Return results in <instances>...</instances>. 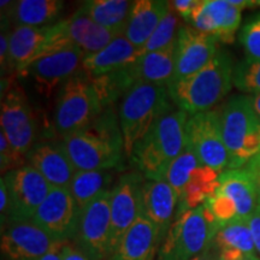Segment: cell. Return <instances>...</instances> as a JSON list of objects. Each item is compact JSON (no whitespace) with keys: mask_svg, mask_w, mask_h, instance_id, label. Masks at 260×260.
I'll use <instances>...</instances> for the list:
<instances>
[{"mask_svg":"<svg viewBox=\"0 0 260 260\" xmlns=\"http://www.w3.org/2000/svg\"><path fill=\"white\" fill-rule=\"evenodd\" d=\"M256 210H258V211H260V205H259V206H258V207H256Z\"/></svg>","mask_w":260,"mask_h":260,"instance_id":"obj_48","label":"cell"},{"mask_svg":"<svg viewBox=\"0 0 260 260\" xmlns=\"http://www.w3.org/2000/svg\"><path fill=\"white\" fill-rule=\"evenodd\" d=\"M113 177L115 175L112 170H77L71 181L69 190L79 209L82 211L104 191L111 190L110 187L113 182Z\"/></svg>","mask_w":260,"mask_h":260,"instance_id":"obj_30","label":"cell"},{"mask_svg":"<svg viewBox=\"0 0 260 260\" xmlns=\"http://www.w3.org/2000/svg\"><path fill=\"white\" fill-rule=\"evenodd\" d=\"M60 23L65 40L81 48L87 56L103 50L113 39L119 37L116 32L95 23L81 8L69 18L60 19Z\"/></svg>","mask_w":260,"mask_h":260,"instance_id":"obj_21","label":"cell"},{"mask_svg":"<svg viewBox=\"0 0 260 260\" xmlns=\"http://www.w3.org/2000/svg\"><path fill=\"white\" fill-rule=\"evenodd\" d=\"M9 194L10 223L31 222L52 186L30 165L9 171L2 177Z\"/></svg>","mask_w":260,"mask_h":260,"instance_id":"obj_8","label":"cell"},{"mask_svg":"<svg viewBox=\"0 0 260 260\" xmlns=\"http://www.w3.org/2000/svg\"><path fill=\"white\" fill-rule=\"evenodd\" d=\"M2 16H6L15 27H46L57 23L64 9L60 0H19L2 3ZM59 22V21H58Z\"/></svg>","mask_w":260,"mask_h":260,"instance_id":"obj_22","label":"cell"},{"mask_svg":"<svg viewBox=\"0 0 260 260\" xmlns=\"http://www.w3.org/2000/svg\"><path fill=\"white\" fill-rule=\"evenodd\" d=\"M60 245L32 222L11 224L2 234L4 260H39Z\"/></svg>","mask_w":260,"mask_h":260,"instance_id":"obj_18","label":"cell"},{"mask_svg":"<svg viewBox=\"0 0 260 260\" xmlns=\"http://www.w3.org/2000/svg\"><path fill=\"white\" fill-rule=\"evenodd\" d=\"M246 169L251 172L253 178H254L256 193H258V206H259L260 205V153L246 165Z\"/></svg>","mask_w":260,"mask_h":260,"instance_id":"obj_41","label":"cell"},{"mask_svg":"<svg viewBox=\"0 0 260 260\" xmlns=\"http://www.w3.org/2000/svg\"><path fill=\"white\" fill-rule=\"evenodd\" d=\"M106 190L81 211L75 246L89 260H107L111 247V209Z\"/></svg>","mask_w":260,"mask_h":260,"instance_id":"obj_10","label":"cell"},{"mask_svg":"<svg viewBox=\"0 0 260 260\" xmlns=\"http://www.w3.org/2000/svg\"><path fill=\"white\" fill-rule=\"evenodd\" d=\"M210 247L204 253H201L200 255H198L197 258H194L193 260H217L216 258H214V255L212 254V252H211Z\"/></svg>","mask_w":260,"mask_h":260,"instance_id":"obj_45","label":"cell"},{"mask_svg":"<svg viewBox=\"0 0 260 260\" xmlns=\"http://www.w3.org/2000/svg\"><path fill=\"white\" fill-rule=\"evenodd\" d=\"M60 47L56 23L46 27H15L10 35L9 73H22L39 57Z\"/></svg>","mask_w":260,"mask_h":260,"instance_id":"obj_15","label":"cell"},{"mask_svg":"<svg viewBox=\"0 0 260 260\" xmlns=\"http://www.w3.org/2000/svg\"><path fill=\"white\" fill-rule=\"evenodd\" d=\"M219 230L205 205L178 214L154 260H193L212 245Z\"/></svg>","mask_w":260,"mask_h":260,"instance_id":"obj_6","label":"cell"},{"mask_svg":"<svg viewBox=\"0 0 260 260\" xmlns=\"http://www.w3.org/2000/svg\"><path fill=\"white\" fill-rule=\"evenodd\" d=\"M155 247H158L157 228L140 216L107 260H148Z\"/></svg>","mask_w":260,"mask_h":260,"instance_id":"obj_27","label":"cell"},{"mask_svg":"<svg viewBox=\"0 0 260 260\" xmlns=\"http://www.w3.org/2000/svg\"><path fill=\"white\" fill-rule=\"evenodd\" d=\"M176 40L162 50L142 54L129 65V71L135 82L168 87L174 80Z\"/></svg>","mask_w":260,"mask_h":260,"instance_id":"obj_26","label":"cell"},{"mask_svg":"<svg viewBox=\"0 0 260 260\" xmlns=\"http://www.w3.org/2000/svg\"><path fill=\"white\" fill-rule=\"evenodd\" d=\"M213 243L219 251L236 249L245 254H255L256 252L251 228L247 220H236L219 228Z\"/></svg>","mask_w":260,"mask_h":260,"instance_id":"obj_32","label":"cell"},{"mask_svg":"<svg viewBox=\"0 0 260 260\" xmlns=\"http://www.w3.org/2000/svg\"><path fill=\"white\" fill-rule=\"evenodd\" d=\"M187 144L205 167L223 172L229 169V154L224 144L219 111L210 110L190 116L186 125Z\"/></svg>","mask_w":260,"mask_h":260,"instance_id":"obj_11","label":"cell"},{"mask_svg":"<svg viewBox=\"0 0 260 260\" xmlns=\"http://www.w3.org/2000/svg\"><path fill=\"white\" fill-rule=\"evenodd\" d=\"M141 56V48L134 46L124 35H119L103 50L86 56L82 70L92 77L99 76L129 67Z\"/></svg>","mask_w":260,"mask_h":260,"instance_id":"obj_24","label":"cell"},{"mask_svg":"<svg viewBox=\"0 0 260 260\" xmlns=\"http://www.w3.org/2000/svg\"><path fill=\"white\" fill-rule=\"evenodd\" d=\"M239 40L247 57L260 59V14L253 16L243 24Z\"/></svg>","mask_w":260,"mask_h":260,"instance_id":"obj_36","label":"cell"},{"mask_svg":"<svg viewBox=\"0 0 260 260\" xmlns=\"http://www.w3.org/2000/svg\"><path fill=\"white\" fill-rule=\"evenodd\" d=\"M200 165L203 164L200 162L197 153L187 144L181 154L167 169L164 176H162V181H165L174 188V190L178 195V200H180V197L183 193L187 183L189 182L193 171Z\"/></svg>","mask_w":260,"mask_h":260,"instance_id":"obj_33","label":"cell"},{"mask_svg":"<svg viewBox=\"0 0 260 260\" xmlns=\"http://www.w3.org/2000/svg\"><path fill=\"white\" fill-rule=\"evenodd\" d=\"M86 56L81 48L68 45L39 57L18 75L29 77L41 95L51 96L57 87L59 89L65 81L82 69Z\"/></svg>","mask_w":260,"mask_h":260,"instance_id":"obj_12","label":"cell"},{"mask_svg":"<svg viewBox=\"0 0 260 260\" xmlns=\"http://www.w3.org/2000/svg\"><path fill=\"white\" fill-rule=\"evenodd\" d=\"M220 174L222 172L205 165H200L195 169L178 200L176 216L197 209L206 203V200L210 199L218 189Z\"/></svg>","mask_w":260,"mask_h":260,"instance_id":"obj_28","label":"cell"},{"mask_svg":"<svg viewBox=\"0 0 260 260\" xmlns=\"http://www.w3.org/2000/svg\"><path fill=\"white\" fill-rule=\"evenodd\" d=\"M81 210L69 188L52 187L31 222L57 242L67 243L76 236Z\"/></svg>","mask_w":260,"mask_h":260,"instance_id":"obj_14","label":"cell"},{"mask_svg":"<svg viewBox=\"0 0 260 260\" xmlns=\"http://www.w3.org/2000/svg\"><path fill=\"white\" fill-rule=\"evenodd\" d=\"M92 83L103 110H105L113 106V104L121 98L123 99L136 82L126 67L99 76H93Z\"/></svg>","mask_w":260,"mask_h":260,"instance_id":"obj_31","label":"cell"},{"mask_svg":"<svg viewBox=\"0 0 260 260\" xmlns=\"http://www.w3.org/2000/svg\"><path fill=\"white\" fill-rule=\"evenodd\" d=\"M233 84L248 95L260 94V59L246 57L234 65Z\"/></svg>","mask_w":260,"mask_h":260,"instance_id":"obj_35","label":"cell"},{"mask_svg":"<svg viewBox=\"0 0 260 260\" xmlns=\"http://www.w3.org/2000/svg\"><path fill=\"white\" fill-rule=\"evenodd\" d=\"M255 6H260V0H256V2H255Z\"/></svg>","mask_w":260,"mask_h":260,"instance_id":"obj_47","label":"cell"},{"mask_svg":"<svg viewBox=\"0 0 260 260\" xmlns=\"http://www.w3.org/2000/svg\"><path fill=\"white\" fill-rule=\"evenodd\" d=\"M25 161L40 172L52 187L57 188H69L77 171L61 142H35Z\"/></svg>","mask_w":260,"mask_h":260,"instance_id":"obj_20","label":"cell"},{"mask_svg":"<svg viewBox=\"0 0 260 260\" xmlns=\"http://www.w3.org/2000/svg\"><path fill=\"white\" fill-rule=\"evenodd\" d=\"M146 178L139 171L122 175L111 188V247L110 255L116 251L123 236L141 216V193Z\"/></svg>","mask_w":260,"mask_h":260,"instance_id":"obj_13","label":"cell"},{"mask_svg":"<svg viewBox=\"0 0 260 260\" xmlns=\"http://www.w3.org/2000/svg\"><path fill=\"white\" fill-rule=\"evenodd\" d=\"M104 111L92 77L81 69L58 89L54 128L61 139L92 124Z\"/></svg>","mask_w":260,"mask_h":260,"instance_id":"obj_7","label":"cell"},{"mask_svg":"<svg viewBox=\"0 0 260 260\" xmlns=\"http://www.w3.org/2000/svg\"><path fill=\"white\" fill-rule=\"evenodd\" d=\"M241 260H260V258H258L255 254H247L245 258H242Z\"/></svg>","mask_w":260,"mask_h":260,"instance_id":"obj_46","label":"cell"},{"mask_svg":"<svg viewBox=\"0 0 260 260\" xmlns=\"http://www.w3.org/2000/svg\"><path fill=\"white\" fill-rule=\"evenodd\" d=\"M24 160L25 159L17 154V152L10 144L5 133H0V168H2L3 174L4 172L8 174L9 171L23 167Z\"/></svg>","mask_w":260,"mask_h":260,"instance_id":"obj_37","label":"cell"},{"mask_svg":"<svg viewBox=\"0 0 260 260\" xmlns=\"http://www.w3.org/2000/svg\"><path fill=\"white\" fill-rule=\"evenodd\" d=\"M170 9L169 2L138 0L130 10L124 37L139 48L145 46Z\"/></svg>","mask_w":260,"mask_h":260,"instance_id":"obj_25","label":"cell"},{"mask_svg":"<svg viewBox=\"0 0 260 260\" xmlns=\"http://www.w3.org/2000/svg\"><path fill=\"white\" fill-rule=\"evenodd\" d=\"M198 3L199 0H174V2H169V4L178 16H181L187 22Z\"/></svg>","mask_w":260,"mask_h":260,"instance_id":"obj_38","label":"cell"},{"mask_svg":"<svg viewBox=\"0 0 260 260\" xmlns=\"http://www.w3.org/2000/svg\"><path fill=\"white\" fill-rule=\"evenodd\" d=\"M2 132L5 133L10 144L17 154L27 158L35 141V118L27 94L17 82L6 84L2 94Z\"/></svg>","mask_w":260,"mask_h":260,"instance_id":"obj_9","label":"cell"},{"mask_svg":"<svg viewBox=\"0 0 260 260\" xmlns=\"http://www.w3.org/2000/svg\"><path fill=\"white\" fill-rule=\"evenodd\" d=\"M168 87L138 82L125 94L119 105L118 118L125 155L130 158L134 146L146 135L151 126L170 112Z\"/></svg>","mask_w":260,"mask_h":260,"instance_id":"obj_4","label":"cell"},{"mask_svg":"<svg viewBox=\"0 0 260 260\" xmlns=\"http://www.w3.org/2000/svg\"><path fill=\"white\" fill-rule=\"evenodd\" d=\"M236 206L239 220H248L258 207V193L254 178L247 169L225 170L219 176V187L216 190Z\"/></svg>","mask_w":260,"mask_h":260,"instance_id":"obj_23","label":"cell"},{"mask_svg":"<svg viewBox=\"0 0 260 260\" xmlns=\"http://www.w3.org/2000/svg\"><path fill=\"white\" fill-rule=\"evenodd\" d=\"M64 243H60L54 247L52 251H50L47 254H45L42 258H40L39 260H61V247H63Z\"/></svg>","mask_w":260,"mask_h":260,"instance_id":"obj_43","label":"cell"},{"mask_svg":"<svg viewBox=\"0 0 260 260\" xmlns=\"http://www.w3.org/2000/svg\"><path fill=\"white\" fill-rule=\"evenodd\" d=\"M134 2L128 0H89L80 6L95 23L118 35L125 31Z\"/></svg>","mask_w":260,"mask_h":260,"instance_id":"obj_29","label":"cell"},{"mask_svg":"<svg viewBox=\"0 0 260 260\" xmlns=\"http://www.w3.org/2000/svg\"><path fill=\"white\" fill-rule=\"evenodd\" d=\"M76 170H112L125 154L119 118L113 106L100 113L92 124L61 139Z\"/></svg>","mask_w":260,"mask_h":260,"instance_id":"obj_1","label":"cell"},{"mask_svg":"<svg viewBox=\"0 0 260 260\" xmlns=\"http://www.w3.org/2000/svg\"><path fill=\"white\" fill-rule=\"evenodd\" d=\"M0 213H2V225L4 226L5 219L9 214V194L4 180H0Z\"/></svg>","mask_w":260,"mask_h":260,"instance_id":"obj_42","label":"cell"},{"mask_svg":"<svg viewBox=\"0 0 260 260\" xmlns=\"http://www.w3.org/2000/svg\"><path fill=\"white\" fill-rule=\"evenodd\" d=\"M188 113L174 111L159 118L134 146L130 159L146 180H162L187 145Z\"/></svg>","mask_w":260,"mask_h":260,"instance_id":"obj_3","label":"cell"},{"mask_svg":"<svg viewBox=\"0 0 260 260\" xmlns=\"http://www.w3.org/2000/svg\"><path fill=\"white\" fill-rule=\"evenodd\" d=\"M247 222H248V225L251 228L253 240H254L255 251L258 252L260 255V211L256 210L255 212L249 217Z\"/></svg>","mask_w":260,"mask_h":260,"instance_id":"obj_39","label":"cell"},{"mask_svg":"<svg viewBox=\"0 0 260 260\" xmlns=\"http://www.w3.org/2000/svg\"><path fill=\"white\" fill-rule=\"evenodd\" d=\"M178 207V195L162 180H146L141 193V216L153 223L158 232V246L167 237Z\"/></svg>","mask_w":260,"mask_h":260,"instance_id":"obj_19","label":"cell"},{"mask_svg":"<svg viewBox=\"0 0 260 260\" xmlns=\"http://www.w3.org/2000/svg\"><path fill=\"white\" fill-rule=\"evenodd\" d=\"M241 11L232 0H199L187 23L195 30L212 35L219 42L232 44L241 24Z\"/></svg>","mask_w":260,"mask_h":260,"instance_id":"obj_16","label":"cell"},{"mask_svg":"<svg viewBox=\"0 0 260 260\" xmlns=\"http://www.w3.org/2000/svg\"><path fill=\"white\" fill-rule=\"evenodd\" d=\"M224 144L229 154V169L246 167L260 153V119L248 95H234L219 111Z\"/></svg>","mask_w":260,"mask_h":260,"instance_id":"obj_5","label":"cell"},{"mask_svg":"<svg viewBox=\"0 0 260 260\" xmlns=\"http://www.w3.org/2000/svg\"><path fill=\"white\" fill-rule=\"evenodd\" d=\"M181 27L182 25L180 24L178 15L170 8L167 16L162 18V21L159 23L153 34H152V37L148 39L145 46L141 48L142 54L168 47L169 45H171L177 39Z\"/></svg>","mask_w":260,"mask_h":260,"instance_id":"obj_34","label":"cell"},{"mask_svg":"<svg viewBox=\"0 0 260 260\" xmlns=\"http://www.w3.org/2000/svg\"><path fill=\"white\" fill-rule=\"evenodd\" d=\"M218 40L212 35L182 25L176 39L174 80L190 76L203 69L218 52Z\"/></svg>","mask_w":260,"mask_h":260,"instance_id":"obj_17","label":"cell"},{"mask_svg":"<svg viewBox=\"0 0 260 260\" xmlns=\"http://www.w3.org/2000/svg\"><path fill=\"white\" fill-rule=\"evenodd\" d=\"M61 260H89L76 246L64 243L61 247Z\"/></svg>","mask_w":260,"mask_h":260,"instance_id":"obj_40","label":"cell"},{"mask_svg":"<svg viewBox=\"0 0 260 260\" xmlns=\"http://www.w3.org/2000/svg\"><path fill=\"white\" fill-rule=\"evenodd\" d=\"M234 64L229 53L219 50L203 69L168 84L170 99L189 116L210 111L230 92Z\"/></svg>","mask_w":260,"mask_h":260,"instance_id":"obj_2","label":"cell"},{"mask_svg":"<svg viewBox=\"0 0 260 260\" xmlns=\"http://www.w3.org/2000/svg\"><path fill=\"white\" fill-rule=\"evenodd\" d=\"M249 96V102L252 104L253 110H254L255 115L259 117L260 119V94H253V95H248Z\"/></svg>","mask_w":260,"mask_h":260,"instance_id":"obj_44","label":"cell"}]
</instances>
